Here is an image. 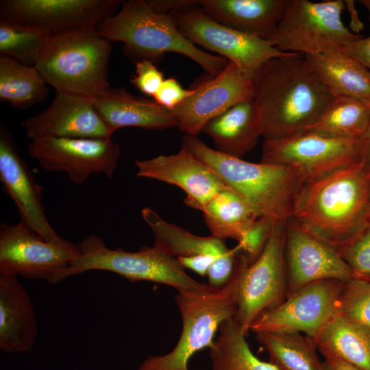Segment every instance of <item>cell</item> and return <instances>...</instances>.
Returning <instances> with one entry per match:
<instances>
[{
    "label": "cell",
    "mask_w": 370,
    "mask_h": 370,
    "mask_svg": "<svg viewBox=\"0 0 370 370\" xmlns=\"http://www.w3.org/2000/svg\"><path fill=\"white\" fill-rule=\"evenodd\" d=\"M334 97L299 53L268 60L253 79V98L264 140L286 138L305 131Z\"/></svg>",
    "instance_id": "6da1fadb"
},
{
    "label": "cell",
    "mask_w": 370,
    "mask_h": 370,
    "mask_svg": "<svg viewBox=\"0 0 370 370\" xmlns=\"http://www.w3.org/2000/svg\"><path fill=\"white\" fill-rule=\"evenodd\" d=\"M359 2L366 8L369 12V21L370 25V0H360Z\"/></svg>",
    "instance_id": "f6af8a7d"
},
{
    "label": "cell",
    "mask_w": 370,
    "mask_h": 370,
    "mask_svg": "<svg viewBox=\"0 0 370 370\" xmlns=\"http://www.w3.org/2000/svg\"><path fill=\"white\" fill-rule=\"evenodd\" d=\"M119 0H1L0 19L38 26L51 36L97 29L114 15Z\"/></svg>",
    "instance_id": "4fadbf2b"
},
{
    "label": "cell",
    "mask_w": 370,
    "mask_h": 370,
    "mask_svg": "<svg viewBox=\"0 0 370 370\" xmlns=\"http://www.w3.org/2000/svg\"><path fill=\"white\" fill-rule=\"evenodd\" d=\"M200 10L214 21L267 40L275 32L286 0H199Z\"/></svg>",
    "instance_id": "603a6c76"
},
{
    "label": "cell",
    "mask_w": 370,
    "mask_h": 370,
    "mask_svg": "<svg viewBox=\"0 0 370 370\" xmlns=\"http://www.w3.org/2000/svg\"><path fill=\"white\" fill-rule=\"evenodd\" d=\"M241 271L237 256L230 280L221 287L208 284L200 289L177 291L175 301L182 330L175 347L162 356H149L136 370H188V362L197 352L210 348L215 334L236 313V290Z\"/></svg>",
    "instance_id": "5b68a950"
},
{
    "label": "cell",
    "mask_w": 370,
    "mask_h": 370,
    "mask_svg": "<svg viewBox=\"0 0 370 370\" xmlns=\"http://www.w3.org/2000/svg\"><path fill=\"white\" fill-rule=\"evenodd\" d=\"M194 92L193 88L185 89L173 77L164 79L153 100L162 107L173 110Z\"/></svg>",
    "instance_id": "74e56055"
},
{
    "label": "cell",
    "mask_w": 370,
    "mask_h": 370,
    "mask_svg": "<svg viewBox=\"0 0 370 370\" xmlns=\"http://www.w3.org/2000/svg\"><path fill=\"white\" fill-rule=\"evenodd\" d=\"M370 221V166L365 160L301 187L288 221L337 251Z\"/></svg>",
    "instance_id": "7a4b0ae2"
},
{
    "label": "cell",
    "mask_w": 370,
    "mask_h": 370,
    "mask_svg": "<svg viewBox=\"0 0 370 370\" xmlns=\"http://www.w3.org/2000/svg\"><path fill=\"white\" fill-rule=\"evenodd\" d=\"M344 281L325 279L311 282L275 308L262 312L249 330L258 332H303L312 339L336 315Z\"/></svg>",
    "instance_id": "5bb4252c"
},
{
    "label": "cell",
    "mask_w": 370,
    "mask_h": 370,
    "mask_svg": "<svg viewBox=\"0 0 370 370\" xmlns=\"http://www.w3.org/2000/svg\"><path fill=\"white\" fill-rule=\"evenodd\" d=\"M323 370H335L332 367H331L328 364H327L325 361L323 362Z\"/></svg>",
    "instance_id": "bcb514c9"
},
{
    "label": "cell",
    "mask_w": 370,
    "mask_h": 370,
    "mask_svg": "<svg viewBox=\"0 0 370 370\" xmlns=\"http://www.w3.org/2000/svg\"><path fill=\"white\" fill-rule=\"evenodd\" d=\"M257 341L267 350L269 362L278 370H323L314 340L300 332H258Z\"/></svg>",
    "instance_id": "f546056e"
},
{
    "label": "cell",
    "mask_w": 370,
    "mask_h": 370,
    "mask_svg": "<svg viewBox=\"0 0 370 370\" xmlns=\"http://www.w3.org/2000/svg\"><path fill=\"white\" fill-rule=\"evenodd\" d=\"M275 223L260 217L245 232L236 246L238 253L242 254L249 264L255 261L262 252Z\"/></svg>",
    "instance_id": "d590c367"
},
{
    "label": "cell",
    "mask_w": 370,
    "mask_h": 370,
    "mask_svg": "<svg viewBox=\"0 0 370 370\" xmlns=\"http://www.w3.org/2000/svg\"><path fill=\"white\" fill-rule=\"evenodd\" d=\"M364 160L362 138H336L304 131L286 138L264 140L260 162L291 167L307 183Z\"/></svg>",
    "instance_id": "9c48e42d"
},
{
    "label": "cell",
    "mask_w": 370,
    "mask_h": 370,
    "mask_svg": "<svg viewBox=\"0 0 370 370\" xmlns=\"http://www.w3.org/2000/svg\"><path fill=\"white\" fill-rule=\"evenodd\" d=\"M147 1L156 12L171 16L198 5L197 1L191 0H147Z\"/></svg>",
    "instance_id": "ab89813d"
},
{
    "label": "cell",
    "mask_w": 370,
    "mask_h": 370,
    "mask_svg": "<svg viewBox=\"0 0 370 370\" xmlns=\"http://www.w3.org/2000/svg\"><path fill=\"white\" fill-rule=\"evenodd\" d=\"M320 353L324 357L325 362L335 370H359L332 354L325 352Z\"/></svg>",
    "instance_id": "7bdbcfd3"
},
{
    "label": "cell",
    "mask_w": 370,
    "mask_h": 370,
    "mask_svg": "<svg viewBox=\"0 0 370 370\" xmlns=\"http://www.w3.org/2000/svg\"><path fill=\"white\" fill-rule=\"evenodd\" d=\"M80 254L61 236L47 241L20 221L0 225V275H15L54 284L58 275Z\"/></svg>",
    "instance_id": "8fae6325"
},
{
    "label": "cell",
    "mask_w": 370,
    "mask_h": 370,
    "mask_svg": "<svg viewBox=\"0 0 370 370\" xmlns=\"http://www.w3.org/2000/svg\"><path fill=\"white\" fill-rule=\"evenodd\" d=\"M172 17L178 29L193 44L221 55L252 79L266 62L289 53L278 50L267 40L214 21L199 5Z\"/></svg>",
    "instance_id": "7c38bea8"
},
{
    "label": "cell",
    "mask_w": 370,
    "mask_h": 370,
    "mask_svg": "<svg viewBox=\"0 0 370 370\" xmlns=\"http://www.w3.org/2000/svg\"><path fill=\"white\" fill-rule=\"evenodd\" d=\"M197 210L202 212L212 236L237 242L260 217L241 197L227 187Z\"/></svg>",
    "instance_id": "83f0119b"
},
{
    "label": "cell",
    "mask_w": 370,
    "mask_h": 370,
    "mask_svg": "<svg viewBox=\"0 0 370 370\" xmlns=\"http://www.w3.org/2000/svg\"><path fill=\"white\" fill-rule=\"evenodd\" d=\"M338 47L370 71V36L343 42Z\"/></svg>",
    "instance_id": "f35d334b"
},
{
    "label": "cell",
    "mask_w": 370,
    "mask_h": 370,
    "mask_svg": "<svg viewBox=\"0 0 370 370\" xmlns=\"http://www.w3.org/2000/svg\"><path fill=\"white\" fill-rule=\"evenodd\" d=\"M184 269H189L201 276L207 275L209 268L217 258L210 255H198L177 258Z\"/></svg>",
    "instance_id": "60d3db41"
},
{
    "label": "cell",
    "mask_w": 370,
    "mask_h": 370,
    "mask_svg": "<svg viewBox=\"0 0 370 370\" xmlns=\"http://www.w3.org/2000/svg\"><path fill=\"white\" fill-rule=\"evenodd\" d=\"M303 56L334 97H348L370 105V71L359 62L339 47Z\"/></svg>",
    "instance_id": "d4e9b609"
},
{
    "label": "cell",
    "mask_w": 370,
    "mask_h": 370,
    "mask_svg": "<svg viewBox=\"0 0 370 370\" xmlns=\"http://www.w3.org/2000/svg\"><path fill=\"white\" fill-rule=\"evenodd\" d=\"M202 132L213 139L216 150L242 158L256 147L262 136L255 100L252 97L236 103L207 123Z\"/></svg>",
    "instance_id": "cb8c5ba5"
},
{
    "label": "cell",
    "mask_w": 370,
    "mask_h": 370,
    "mask_svg": "<svg viewBox=\"0 0 370 370\" xmlns=\"http://www.w3.org/2000/svg\"><path fill=\"white\" fill-rule=\"evenodd\" d=\"M339 254L356 278L370 282V221L361 234Z\"/></svg>",
    "instance_id": "e575fe53"
},
{
    "label": "cell",
    "mask_w": 370,
    "mask_h": 370,
    "mask_svg": "<svg viewBox=\"0 0 370 370\" xmlns=\"http://www.w3.org/2000/svg\"><path fill=\"white\" fill-rule=\"evenodd\" d=\"M51 37L42 27L0 19V56L34 66Z\"/></svg>",
    "instance_id": "d6a6232c"
},
{
    "label": "cell",
    "mask_w": 370,
    "mask_h": 370,
    "mask_svg": "<svg viewBox=\"0 0 370 370\" xmlns=\"http://www.w3.org/2000/svg\"><path fill=\"white\" fill-rule=\"evenodd\" d=\"M141 216L152 230L154 245L169 256L177 258L198 255H210L217 260L227 256L235 249L227 248L225 240L214 236H200L171 223L153 209L146 207Z\"/></svg>",
    "instance_id": "484cf974"
},
{
    "label": "cell",
    "mask_w": 370,
    "mask_h": 370,
    "mask_svg": "<svg viewBox=\"0 0 370 370\" xmlns=\"http://www.w3.org/2000/svg\"><path fill=\"white\" fill-rule=\"evenodd\" d=\"M182 147L211 168L259 217L280 223L291 219L297 195L305 184L293 168L245 161L213 149L193 136L184 135Z\"/></svg>",
    "instance_id": "3957f363"
},
{
    "label": "cell",
    "mask_w": 370,
    "mask_h": 370,
    "mask_svg": "<svg viewBox=\"0 0 370 370\" xmlns=\"http://www.w3.org/2000/svg\"><path fill=\"white\" fill-rule=\"evenodd\" d=\"M362 139L365 148V160L370 166V124Z\"/></svg>",
    "instance_id": "ee69618b"
},
{
    "label": "cell",
    "mask_w": 370,
    "mask_h": 370,
    "mask_svg": "<svg viewBox=\"0 0 370 370\" xmlns=\"http://www.w3.org/2000/svg\"><path fill=\"white\" fill-rule=\"evenodd\" d=\"M234 318L225 321L210 349L212 370H278L251 352Z\"/></svg>",
    "instance_id": "1f68e13d"
},
{
    "label": "cell",
    "mask_w": 370,
    "mask_h": 370,
    "mask_svg": "<svg viewBox=\"0 0 370 370\" xmlns=\"http://www.w3.org/2000/svg\"><path fill=\"white\" fill-rule=\"evenodd\" d=\"M285 234V223H276L262 252L251 264L238 253L241 271L234 319L245 335L262 312L275 308L286 299Z\"/></svg>",
    "instance_id": "30bf717a"
},
{
    "label": "cell",
    "mask_w": 370,
    "mask_h": 370,
    "mask_svg": "<svg viewBox=\"0 0 370 370\" xmlns=\"http://www.w3.org/2000/svg\"><path fill=\"white\" fill-rule=\"evenodd\" d=\"M134 163L136 176L177 186L186 193L184 203L196 210L227 187L211 168L183 147L175 154Z\"/></svg>",
    "instance_id": "ffe728a7"
},
{
    "label": "cell",
    "mask_w": 370,
    "mask_h": 370,
    "mask_svg": "<svg viewBox=\"0 0 370 370\" xmlns=\"http://www.w3.org/2000/svg\"><path fill=\"white\" fill-rule=\"evenodd\" d=\"M96 32L109 42H122L123 53L135 64L142 60L155 63L166 53H177L195 62L214 77L229 62L197 47L181 33L172 16L156 12L147 0L122 1L119 10L106 19Z\"/></svg>",
    "instance_id": "277c9868"
},
{
    "label": "cell",
    "mask_w": 370,
    "mask_h": 370,
    "mask_svg": "<svg viewBox=\"0 0 370 370\" xmlns=\"http://www.w3.org/2000/svg\"><path fill=\"white\" fill-rule=\"evenodd\" d=\"M77 245L80 254L58 275L55 284L88 271L101 270L116 273L130 281H150L177 291L200 289L208 285L194 280L177 258L155 246H144L137 251L112 249L95 234L87 235Z\"/></svg>",
    "instance_id": "52a82bcc"
},
{
    "label": "cell",
    "mask_w": 370,
    "mask_h": 370,
    "mask_svg": "<svg viewBox=\"0 0 370 370\" xmlns=\"http://www.w3.org/2000/svg\"><path fill=\"white\" fill-rule=\"evenodd\" d=\"M313 340L320 352L332 354L359 370H370V329L335 315Z\"/></svg>",
    "instance_id": "4316f807"
},
{
    "label": "cell",
    "mask_w": 370,
    "mask_h": 370,
    "mask_svg": "<svg viewBox=\"0 0 370 370\" xmlns=\"http://www.w3.org/2000/svg\"><path fill=\"white\" fill-rule=\"evenodd\" d=\"M193 90L192 95L171 111L180 131L197 136L210 120L236 103L253 97V79L228 62L218 75L210 77Z\"/></svg>",
    "instance_id": "e0dca14e"
},
{
    "label": "cell",
    "mask_w": 370,
    "mask_h": 370,
    "mask_svg": "<svg viewBox=\"0 0 370 370\" xmlns=\"http://www.w3.org/2000/svg\"><path fill=\"white\" fill-rule=\"evenodd\" d=\"M336 315L370 329V282L356 278L344 282Z\"/></svg>",
    "instance_id": "836d02e7"
},
{
    "label": "cell",
    "mask_w": 370,
    "mask_h": 370,
    "mask_svg": "<svg viewBox=\"0 0 370 370\" xmlns=\"http://www.w3.org/2000/svg\"><path fill=\"white\" fill-rule=\"evenodd\" d=\"M38 328L29 295L15 275H0V350L30 352Z\"/></svg>",
    "instance_id": "7402d4cb"
},
{
    "label": "cell",
    "mask_w": 370,
    "mask_h": 370,
    "mask_svg": "<svg viewBox=\"0 0 370 370\" xmlns=\"http://www.w3.org/2000/svg\"><path fill=\"white\" fill-rule=\"evenodd\" d=\"M343 2L345 8L347 9L350 16V31L354 34H359V32L363 29L364 24L359 18L355 7V2L353 0H345Z\"/></svg>",
    "instance_id": "b9f144b4"
},
{
    "label": "cell",
    "mask_w": 370,
    "mask_h": 370,
    "mask_svg": "<svg viewBox=\"0 0 370 370\" xmlns=\"http://www.w3.org/2000/svg\"><path fill=\"white\" fill-rule=\"evenodd\" d=\"M369 124L370 105L354 98L336 96L305 131L336 138L361 139Z\"/></svg>",
    "instance_id": "f1b7e54d"
},
{
    "label": "cell",
    "mask_w": 370,
    "mask_h": 370,
    "mask_svg": "<svg viewBox=\"0 0 370 370\" xmlns=\"http://www.w3.org/2000/svg\"><path fill=\"white\" fill-rule=\"evenodd\" d=\"M31 140L47 138L111 139L113 133L86 97L56 91L49 106L21 122Z\"/></svg>",
    "instance_id": "d6986e66"
},
{
    "label": "cell",
    "mask_w": 370,
    "mask_h": 370,
    "mask_svg": "<svg viewBox=\"0 0 370 370\" xmlns=\"http://www.w3.org/2000/svg\"><path fill=\"white\" fill-rule=\"evenodd\" d=\"M164 79V75L155 63L149 60H142L136 63L135 75L132 77V84L145 95L154 97Z\"/></svg>",
    "instance_id": "8d00e7d4"
},
{
    "label": "cell",
    "mask_w": 370,
    "mask_h": 370,
    "mask_svg": "<svg viewBox=\"0 0 370 370\" xmlns=\"http://www.w3.org/2000/svg\"><path fill=\"white\" fill-rule=\"evenodd\" d=\"M47 84L35 66L0 56V100L27 108L47 99Z\"/></svg>",
    "instance_id": "4dcf8cb0"
},
{
    "label": "cell",
    "mask_w": 370,
    "mask_h": 370,
    "mask_svg": "<svg viewBox=\"0 0 370 370\" xmlns=\"http://www.w3.org/2000/svg\"><path fill=\"white\" fill-rule=\"evenodd\" d=\"M344 9L342 0H286L284 14L267 40L283 52L312 55L363 37L343 24Z\"/></svg>",
    "instance_id": "ba28073f"
},
{
    "label": "cell",
    "mask_w": 370,
    "mask_h": 370,
    "mask_svg": "<svg viewBox=\"0 0 370 370\" xmlns=\"http://www.w3.org/2000/svg\"><path fill=\"white\" fill-rule=\"evenodd\" d=\"M88 99L112 133L124 127L162 130L177 126L171 110L154 100L135 96L124 88L110 87Z\"/></svg>",
    "instance_id": "44dd1931"
},
{
    "label": "cell",
    "mask_w": 370,
    "mask_h": 370,
    "mask_svg": "<svg viewBox=\"0 0 370 370\" xmlns=\"http://www.w3.org/2000/svg\"><path fill=\"white\" fill-rule=\"evenodd\" d=\"M28 153L44 169L63 171L80 184L94 173L112 177L121 151L112 138H47L32 140Z\"/></svg>",
    "instance_id": "9a60e30c"
},
{
    "label": "cell",
    "mask_w": 370,
    "mask_h": 370,
    "mask_svg": "<svg viewBox=\"0 0 370 370\" xmlns=\"http://www.w3.org/2000/svg\"><path fill=\"white\" fill-rule=\"evenodd\" d=\"M112 51L96 29L74 32L51 37L34 66L56 91L91 98L110 87Z\"/></svg>",
    "instance_id": "8992f818"
},
{
    "label": "cell",
    "mask_w": 370,
    "mask_h": 370,
    "mask_svg": "<svg viewBox=\"0 0 370 370\" xmlns=\"http://www.w3.org/2000/svg\"><path fill=\"white\" fill-rule=\"evenodd\" d=\"M0 181L15 203L20 222L47 241L60 236L49 224L42 204V188L36 182L5 126L0 125Z\"/></svg>",
    "instance_id": "ac0fdd59"
},
{
    "label": "cell",
    "mask_w": 370,
    "mask_h": 370,
    "mask_svg": "<svg viewBox=\"0 0 370 370\" xmlns=\"http://www.w3.org/2000/svg\"><path fill=\"white\" fill-rule=\"evenodd\" d=\"M285 227L286 298L317 280L346 282L355 278L352 270L332 247L290 221Z\"/></svg>",
    "instance_id": "2e32d148"
}]
</instances>
